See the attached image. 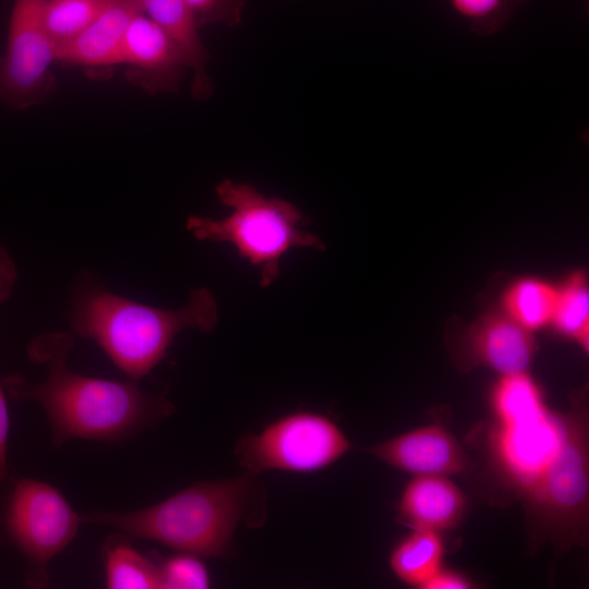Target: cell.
<instances>
[{
  "instance_id": "cell-1",
  "label": "cell",
  "mask_w": 589,
  "mask_h": 589,
  "mask_svg": "<svg viewBox=\"0 0 589 589\" xmlns=\"http://www.w3.org/2000/svg\"><path fill=\"white\" fill-rule=\"evenodd\" d=\"M74 345L73 333H44L28 344L26 352L34 364L46 368V377L32 382L12 373L2 381L13 401L34 402L44 410L55 447L76 438L122 443L172 414V402L160 394L143 390L140 382L71 371L68 360Z\"/></svg>"
},
{
  "instance_id": "cell-2",
  "label": "cell",
  "mask_w": 589,
  "mask_h": 589,
  "mask_svg": "<svg viewBox=\"0 0 589 589\" xmlns=\"http://www.w3.org/2000/svg\"><path fill=\"white\" fill-rule=\"evenodd\" d=\"M218 322L214 294L194 289L177 310L132 301L84 275L72 296V333L95 341L128 380L141 382L165 358L175 337L184 329L212 332Z\"/></svg>"
},
{
  "instance_id": "cell-3",
  "label": "cell",
  "mask_w": 589,
  "mask_h": 589,
  "mask_svg": "<svg viewBox=\"0 0 589 589\" xmlns=\"http://www.w3.org/2000/svg\"><path fill=\"white\" fill-rule=\"evenodd\" d=\"M257 476L196 482L164 501L132 512L93 510L83 524L111 527L130 539L177 552L225 560L233 553L239 524L260 505Z\"/></svg>"
},
{
  "instance_id": "cell-4",
  "label": "cell",
  "mask_w": 589,
  "mask_h": 589,
  "mask_svg": "<svg viewBox=\"0 0 589 589\" xmlns=\"http://www.w3.org/2000/svg\"><path fill=\"white\" fill-rule=\"evenodd\" d=\"M491 464L497 479L521 500L556 455L566 412L552 410L528 372L500 376L490 396Z\"/></svg>"
},
{
  "instance_id": "cell-5",
  "label": "cell",
  "mask_w": 589,
  "mask_h": 589,
  "mask_svg": "<svg viewBox=\"0 0 589 589\" xmlns=\"http://www.w3.org/2000/svg\"><path fill=\"white\" fill-rule=\"evenodd\" d=\"M220 202L232 208L223 219L189 216L187 229L202 241L226 242L239 255L261 268V285H271L279 275V260L293 247L325 250L322 240L302 231L300 209L279 197H267L253 185L229 179L216 185Z\"/></svg>"
},
{
  "instance_id": "cell-6",
  "label": "cell",
  "mask_w": 589,
  "mask_h": 589,
  "mask_svg": "<svg viewBox=\"0 0 589 589\" xmlns=\"http://www.w3.org/2000/svg\"><path fill=\"white\" fill-rule=\"evenodd\" d=\"M584 404L566 411L561 446L522 498L532 544L557 550L585 546L589 534V425Z\"/></svg>"
},
{
  "instance_id": "cell-7",
  "label": "cell",
  "mask_w": 589,
  "mask_h": 589,
  "mask_svg": "<svg viewBox=\"0 0 589 589\" xmlns=\"http://www.w3.org/2000/svg\"><path fill=\"white\" fill-rule=\"evenodd\" d=\"M82 516L47 482L10 472L0 477V549L25 558L31 588L48 585L50 562L73 541Z\"/></svg>"
},
{
  "instance_id": "cell-8",
  "label": "cell",
  "mask_w": 589,
  "mask_h": 589,
  "mask_svg": "<svg viewBox=\"0 0 589 589\" xmlns=\"http://www.w3.org/2000/svg\"><path fill=\"white\" fill-rule=\"evenodd\" d=\"M352 443L329 417L309 410L287 413L242 436L235 454L244 472L312 473L335 464Z\"/></svg>"
},
{
  "instance_id": "cell-9",
  "label": "cell",
  "mask_w": 589,
  "mask_h": 589,
  "mask_svg": "<svg viewBox=\"0 0 589 589\" xmlns=\"http://www.w3.org/2000/svg\"><path fill=\"white\" fill-rule=\"evenodd\" d=\"M44 0H14L4 51L0 55V100L24 110L39 105L52 93L56 45L41 19Z\"/></svg>"
},
{
  "instance_id": "cell-10",
  "label": "cell",
  "mask_w": 589,
  "mask_h": 589,
  "mask_svg": "<svg viewBox=\"0 0 589 589\" xmlns=\"http://www.w3.org/2000/svg\"><path fill=\"white\" fill-rule=\"evenodd\" d=\"M120 64L125 65L131 83L151 94L178 91L188 70L175 41L144 12L127 29Z\"/></svg>"
},
{
  "instance_id": "cell-11",
  "label": "cell",
  "mask_w": 589,
  "mask_h": 589,
  "mask_svg": "<svg viewBox=\"0 0 589 589\" xmlns=\"http://www.w3.org/2000/svg\"><path fill=\"white\" fill-rule=\"evenodd\" d=\"M384 464L414 476H452L467 467L456 437L442 424L431 423L364 448Z\"/></svg>"
},
{
  "instance_id": "cell-12",
  "label": "cell",
  "mask_w": 589,
  "mask_h": 589,
  "mask_svg": "<svg viewBox=\"0 0 589 589\" xmlns=\"http://www.w3.org/2000/svg\"><path fill=\"white\" fill-rule=\"evenodd\" d=\"M141 12V0H111L84 31L56 48V62L87 70L119 65L127 29Z\"/></svg>"
},
{
  "instance_id": "cell-13",
  "label": "cell",
  "mask_w": 589,
  "mask_h": 589,
  "mask_svg": "<svg viewBox=\"0 0 589 589\" xmlns=\"http://www.w3.org/2000/svg\"><path fill=\"white\" fill-rule=\"evenodd\" d=\"M467 507L464 492L444 476H414L404 488L397 517L414 530L442 533L454 529Z\"/></svg>"
},
{
  "instance_id": "cell-14",
  "label": "cell",
  "mask_w": 589,
  "mask_h": 589,
  "mask_svg": "<svg viewBox=\"0 0 589 589\" xmlns=\"http://www.w3.org/2000/svg\"><path fill=\"white\" fill-rule=\"evenodd\" d=\"M469 351L476 363L500 376L528 372L536 353L532 333L508 315H491L478 323L469 338Z\"/></svg>"
},
{
  "instance_id": "cell-15",
  "label": "cell",
  "mask_w": 589,
  "mask_h": 589,
  "mask_svg": "<svg viewBox=\"0 0 589 589\" xmlns=\"http://www.w3.org/2000/svg\"><path fill=\"white\" fill-rule=\"evenodd\" d=\"M143 12L156 22L175 41L188 69L192 71V95L199 100L208 98L213 85L207 72L208 52L200 26L184 0H141Z\"/></svg>"
},
{
  "instance_id": "cell-16",
  "label": "cell",
  "mask_w": 589,
  "mask_h": 589,
  "mask_svg": "<svg viewBox=\"0 0 589 589\" xmlns=\"http://www.w3.org/2000/svg\"><path fill=\"white\" fill-rule=\"evenodd\" d=\"M130 538L117 531L103 543L101 558L105 584L109 589H158L161 573L158 563L145 557L130 542Z\"/></svg>"
},
{
  "instance_id": "cell-17",
  "label": "cell",
  "mask_w": 589,
  "mask_h": 589,
  "mask_svg": "<svg viewBox=\"0 0 589 589\" xmlns=\"http://www.w3.org/2000/svg\"><path fill=\"white\" fill-rule=\"evenodd\" d=\"M444 555L441 533L412 529L393 548L388 564L401 582L422 589L443 566Z\"/></svg>"
},
{
  "instance_id": "cell-18",
  "label": "cell",
  "mask_w": 589,
  "mask_h": 589,
  "mask_svg": "<svg viewBox=\"0 0 589 589\" xmlns=\"http://www.w3.org/2000/svg\"><path fill=\"white\" fill-rule=\"evenodd\" d=\"M557 288L538 278L515 281L504 296L505 314L529 332L551 324Z\"/></svg>"
},
{
  "instance_id": "cell-19",
  "label": "cell",
  "mask_w": 589,
  "mask_h": 589,
  "mask_svg": "<svg viewBox=\"0 0 589 589\" xmlns=\"http://www.w3.org/2000/svg\"><path fill=\"white\" fill-rule=\"evenodd\" d=\"M111 0H44L41 19L56 48L84 31Z\"/></svg>"
},
{
  "instance_id": "cell-20",
  "label": "cell",
  "mask_w": 589,
  "mask_h": 589,
  "mask_svg": "<svg viewBox=\"0 0 589 589\" xmlns=\"http://www.w3.org/2000/svg\"><path fill=\"white\" fill-rule=\"evenodd\" d=\"M551 324L588 350L589 291L582 275L575 274L557 288Z\"/></svg>"
},
{
  "instance_id": "cell-21",
  "label": "cell",
  "mask_w": 589,
  "mask_h": 589,
  "mask_svg": "<svg viewBox=\"0 0 589 589\" xmlns=\"http://www.w3.org/2000/svg\"><path fill=\"white\" fill-rule=\"evenodd\" d=\"M159 564L163 589H204L211 585V576L201 557L178 552Z\"/></svg>"
},
{
  "instance_id": "cell-22",
  "label": "cell",
  "mask_w": 589,
  "mask_h": 589,
  "mask_svg": "<svg viewBox=\"0 0 589 589\" xmlns=\"http://www.w3.org/2000/svg\"><path fill=\"white\" fill-rule=\"evenodd\" d=\"M247 0H184L197 25L236 26L242 22Z\"/></svg>"
},
{
  "instance_id": "cell-23",
  "label": "cell",
  "mask_w": 589,
  "mask_h": 589,
  "mask_svg": "<svg viewBox=\"0 0 589 589\" xmlns=\"http://www.w3.org/2000/svg\"><path fill=\"white\" fill-rule=\"evenodd\" d=\"M456 13L479 32L491 31L503 22L513 0H448Z\"/></svg>"
},
{
  "instance_id": "cell-24",
  "label": "cell",
  "mask_w": 589,
  "mask_h": 589,
  "mask_svg": "<svg viewBox=\"0 0 589 589\" xmlns=\"http://www.w3.org/2000/svg\"><path fill=\"white\" fill-rule=\"evenodd\" d=\"M474 584L465 574L442 566L422 587V589H470Z\"/></svg>"
},
{
  "instance_id": "cell-25",
  "label": "cell",
  "mask_w": 589,
  "mask_h": 589,
  "mask_svg": "<svg viewBox=\"0 0 589 589\" xmlns=\"http://www.w3.org/2000/svg\"><path fill=\"white\" fill-rule=\"evenodd\" d=\"M17 278L19 273L14 261L0 245V303L5 302L12 296Z\"/></svg>"
},
{
  "instance_id": "cell-26",
  "label": "cell",
  "mask_w": 589,
  "mask_h": 589,
  "mask_svg": "<svg viewBox=\"0 0 589 589\" xmlns=\"http://www.w3.org/2000/svg\"><path fill=\"white\" fill-rule=\"evenodd\" d=\"M10 430V417L3 383L0 380V477L9 472L8 469V437Z\"/></svg>"
},
{
  "instance_id": "cell-27",
  "label": "cell",
  "mask_w": 589,
  "mask_h": 589,
  "mask_svg": "<svg viewBox=\"0 0 589 589\" xmlns=\"http://www.w3.org/2000/svg\"><path fill=\"white\" fill-rule=\"evenodd\" d=\"M526 1H528V0H513L514 3H524Z\"/></svg>"
}]
</instances>
